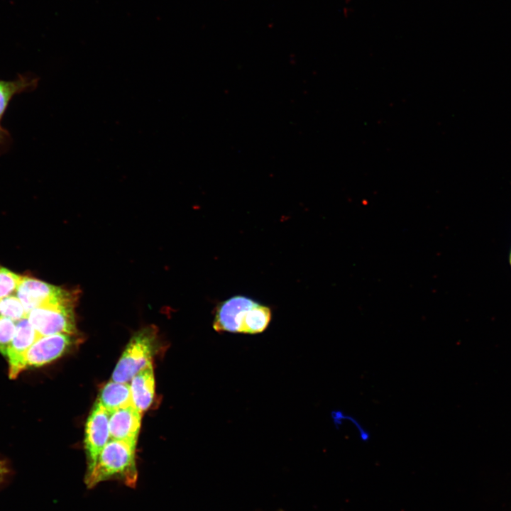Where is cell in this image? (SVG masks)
<instances>
[{
  "label": "cell",
  "mask_w": 511,
  "mask_h": 511,
  "mask_svg": "<svg viewBox=\"0 0 511 511\" xmlns=\"http://www.w3.org/2000/svg\"><path fill=\"white\" fill-rule=\"evenodd\" d=\"M16 323L13 320L0 316V352L6 356L8 347L16 331Z\"/></svg>",
  "instance_id": "obj_16"
},
{
  "label": "cell",
  "mask_w": 511,
  "mask_h": 511,
  "mask_svg": "<svg viewBox=\"0 0 511 511\" xmlns=\"http://www.w3.org/2000/svg\"><path fill=\"white\" fill-rule=\"evenodd\" d=\"M77 341L76 335L56 334L40 336L28 348L23 358V368L40 367L63 355Z\"/></svg>",
  "instance_id": "obj_6"
},
{
  "label": "cell",
  "mask_w": 511,
  "mask_h": 511,
  "mask_svg": "<svg viewBox=\"0 0 511 511\" xmlns=\"http://www.w3.org/2000/svg\"><path fill=\"white\" fill-rule=\"evenodd\" d=\"M0 316L17 322L26 317V313L18 297L12 295L0 299Z\"/></svg>",
  "instance_id": "obj_14"
},
{
  "label": "cell",
  "mask_w": 511,
  "mask_h": 511,
  "mask_svg": "<svg viewBox=\"0 0 511 511\" xmlns=\"http://www.w3.org/2000/svg\"><path fill=\"white\" fill-rule=\"evenodd\" d=\"M345 422L350 423L353 427L358 433L360 441L362 442H368L370 441L371 438L370 432L354 416L346 413Z\"/></svg>",
  "instance_id": "obj_17"
},
{
  "label": "cell",
  "mask_w": 511,
  "mask_h": 511,
  "mask_svg": "<svg viewBox=\"0 0 511 511\" xmlns=\"http://www.w3.org/2000/svg\"><path fill=\"white\" fill-rule=\"evenodd\" d=\"M509 261H510V267H511V250H510V256H509Z\"/></svg>",
  "instance_id": "obj_21"
},
{
  "label": "cell",
  "mask_w": 511,
  "mask_h": 511,
  "mask_svg": "<svg viewBox=\"0 0 511 511\" xmlns=\"http://www.w3.org/2000/svg\"><path fill=\"white\" fill-rule=\"evenodd\" d=\"M110 414L111 413L97 401L87 418L84 438L87 459V474L94 467L101 451L110 439Z\"/></svg>",
  "instance_id": "obj_5"
},
{
  "label": "cell",
  "mask_w": 511,
  "mask_h": 511,
  "mask_svg": "<svg viewBox=\"0 0 511 511\" xmlns=\"http://www.w3.org/2000/svg\"><path fill=\"white\" fill-rule=\"evenodd\" d=\"M136 447L123 441H109L94 467L86 476L87 486L92 488L101 481L116 478L134 487L137 481Z\"/></svg>",
  "instance_id": "obj_1"
},
{
  "label": "cell",
  "mask_w": 511,
  "mask_h": 511,
  "mask_svg": "<svg viewBox=\"0 0 511 511\" xmlns=\"http://www.w3.org/2000/svg\"><path fill=\"white\" fill-rule=\"evenodd\" d=\"M256 302L253 300L236 295L221 302L217 306L213 327L218 332H240L243 318L248 309Z\"/></svg>",
  "instance_id": "obj_8"
},
{
  "label": "cell",
  "mask_w": 511,
  "mask_h": 511,
  "mask_svg": "<svg viewBox=\"0 0 511 511\" xmlns=\"http://www.w3.org/2000/svg\"><path fill=\"white\" fill-rule=\"evenodd\" d=\"M40 336L27 317L16 323V331L6 353L9 363V376L15 378L24 370L23 358L28 348Z\"/></svg>",
  "instance_id": "obj_7"
},
{
  "label": "cell",
  "mask_w": 511,
  "mask_h": 511,
  "mask_svg": "<svg viewBox=\"0 0 511 511\" xmlns=\"http://www.w3.org/2000/svg\"><path fill=\"white\" fill-rule=\"evenodd\" d=\"M75 304L44 305L26 316L40 336L56 334L77 335Z\"/></svg>",
  "instance_id": "obj_4"
},
{
  "label": "cell",
  "mask_w": 511,
  "mask_h": 511,
  "mask_svg": "<svg viewBox=\"0 0 511 511\" xmlns=\"http://www.w3.org/2000/svg\"><path fill=\"white\" fill-rule=\"evenodd\" d=\"M132 402L141 413L152 404L155 395V379L153 363L138 371L131 380Z\"/></svg>",
  "instance_id": "obj_10"
},
{
  "label": "cell",
  "mask_w": 511,
  "mask_h": 511,
  "mask_svg": "<svg viewBox=\"0 0 511 511\" xmlns=\"http://www.w3.org/2000/svg\"><path fill=\"white\" fill-rule=\"evenodd\" d=\"M9 473V469L6 462L0 460V483L5 479Z\"/></svg>",
  "instance_id": "obj_20"
},
{
  "label": "cell",
  "mask_w": 511,
  "mask_h": 511,
  "mask_svg": "<svg viewBox=\"0 0 511 511\" xmlns=\"http://www.w3.org/2000/svg\"><path fill=\"white\" fill-rule=\"evenodd\" d=\"M27 314L33 309L51 304H75L79 293L65 290L35 278L22 277L16 292Z\"/></svg>",
  "instance_id": "obj_3"
},
{
  "label": "cell",
  "mask_w": 511,
  "mask_h": 511,
  "mask_svg": "<svg viewBox=\"0 0 511 511\" xmlns=\"http://www.w3.org/2000/svg\"><path fill=\"white\" fill-rule=\"evenodd\" d=\"M346 413L341 410H334L331 413V417L335 427L338 429L341 428L345 423V417Z\"/></svg>",
  "instance_id": "obj_19"
},
{
  "label": "cell",
  "mask_w": 511,
  "mask_h": 511,
  "mask_svg": "<svg viewBox=\"0 0 511 511\" xmlns=\"http://www.w3.org/2000/svg\"><path fill=\"white\" fill-rule=\"evenodd\" d=\"M22 279V276L0 265V299L12 295Z\"/></svg>",
  "instance_id": "obj_15"
},
{
  "label": "cell",
  "mask_w": 511,
  "mask_h": 511,
  "mask_svg": "<svg viewBox=\"0 0 511 511\" xmlns=\"http://www.w3.org/2000/svg\"><path fill=\"white\" fill-rule=\"evenodd\" d=\"M97 401L110 413L133 405L130 385L111 380L102 388Z\"/></svg>",
  "instance_id": "obj_11"
},
{
  "label": "cell",
  "mask_w": 511,
  "mask_h": 511,
  "mask_svg": "<svg viewBox=\"0 0 511 511\" xmlns=\"http://www.w3.org/2000/svg\"><path fill=\"white\" fill-rule=\"evenodd\" d=\"M156 335L154 327L148 326L132 336L114 368L111 380L128 383L138 371L153 363Z\"/></svg>",
  "instance_id": "obj_2"
},
{
  "label": "cell",
  "mask_w": 511,
  "mask_h": 511,
  "mask_svg": "<svg viewBox=\"0 0 511 511\" xmlns=\"http://www.w3.org/2000/svg\"><path fill=\"white\" fill-rule=\"evenodd\" d=\"M11 143L12 138L9 132L0 123V155L10 149Z\"/></svg>",
  "instance_id": "obj_18"
},
{
  "label": "cell",
  "mask_w": 511,
  "mask_h": 511,
  "mask_svg": "<svg viewBox=\"0 0 511 511\" xmlns=\"http://www.w3.org/2000/svg\"><path fill=\"white\" fill-rule=\"evenodd\" d=\"M38 82V78L33 74L18 75L13 80L0 79V121L13 96L33 91Z\"/></svg>",
  "instance_id": "obj_12"
},
{
  "label": "cell",
  "mask_w": 511,
  "mask_h": 511,
  "mask_svg": "<svg viewBox=\"0 0 511 511\" xmlns=\"http://www.w3.org/2000/svg\"><path fill=\"white\" fill-rule=\"evenodd\" d=\"M141 414L133 405L111 412L109 417L110 439L123 441L136 446Z\"/></svg>",
  "instance_id": "obj_9"
},
{
  "label": "cell",
  "mask_w": 511,
  "mask_h": 511,
  "mask_svg": "<svg viewBox=\"0 0 511 511\" xmlns=\"http://www.w3.org/2000/svg\"><path fill=\"white\" fill-rule=\"evenodd\" d=\"M271 319L269 307L256 302L243 318L240 333L255 334L263 331Z\"/></svg>",
  "instance_id": "obj_13"
}]
</instances>
